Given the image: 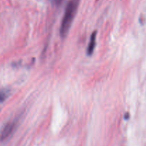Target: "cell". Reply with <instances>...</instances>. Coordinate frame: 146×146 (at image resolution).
<instances>
[{"label": "cell", "mask_w": 146, "mask_h": 146, "mask_svg": "<svg viewBox=\"0 0 146 146\" xmlns=\"http://www.w3.org/2000/svg\"><path fill=\"white\" fill-rule=\"evenodd\" d=\"M63 1H64V0H54V2H55L56 4H58H58H61V3Z\"/></svg>", "instance_id": "5b68a950"}, {"label": "cell", "mask_w": 146, "mask_h": 146, "mask_svg": "<svg viewBox=\"0 0 146 146\" xmlns=\"http://www.w3.org/2000/svg\"><path fill=\"white\" fill-rule=\"evenodd\" d=\"M96 32L94 31L90 37V42L88 43V48H87V54L91 55L94 51L96 47Z\"/></svg>", "instance_id": "3957f363"}, {"label": "cell", "mask_w": 146, "mask_h": 146, "mask_svg": "<svg viewBox=\"0 0 146 146\" xmlns=\"http://www.w3.org/2000/svg\"><path fill=\"white\" fill-rule=\"evenodd\" d=\"M9 95V90L8 89H0V102H3Z\"/></svg>", "instance_id": "277c9868"}, {"label": "cell", "mask_w": 146, "mask_h": 146, "mask_svg": "<svg viewBox=\"0 0 146 146\" xmlns=\"http://www.w3.org/2000/svg\"><path fill=\"white\" fill-rule=\"evenodd\" d=\"M17 123L16 120L9 121L6 123L5 125L2 127L0 131V141L2 142L7 140L15 131Z\"/></svg>", "instance_id": "7a4b0ae2"}, {"label": "cell", "mask_w": 146, "mask_h": 146, "mask_svg": "<svg viewBox=\"0 0 146 146\" xmlns=\"http://www.w3.org/2000/svg\"><path fill=\"white\" fill-rule=\"evenodd\" d=\"M78 7V0H70L66 7L60 27V34L66 37L71 29Z\"/></svg>", "instance_id": "6da1fadb"}]
</instances>
